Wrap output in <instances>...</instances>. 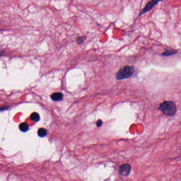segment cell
Listing matches in <instances>:
<instances>
[{
	"instance_id": "6da1fadb",
	"label": "cell",
	"mask_w": 181,
	"mask_h": 181,
	"mask_svg": "<svg viewBox=\"0 0 181 181\" xmlns=\"http://www.w3.org/2000/svg\"><path fill=\"white\" fill-rule=\"evenodd\" d=\"M159 109L164 114L168 116H173L177 110L176 104L171 101L164 102L159 106Z\"/></svg>"
},
{
	"instance_id": "7a4b0ae2",
	"label": "cell",
	"mask_w": 181,
	"mask_h": 181,
	"mask_svg": "<svg viewBox=\"0 0 181 181\" xmlns=\"http://www.w3.org/2000/svg\"><path fill=\"white\" fill-rule=\"evenodd\" d=\"M134 72V69L132 66L126 65L120 69L116 74L118 80H123L130 77Z\"/></svg>"
},
{
	"instance_id": "3957f363",
	"label": "cell",
	"mask_w": 181,
	"mask_h": 181,
	"mask_svg": "<svg viewBox=\"0 0 181 181\" xmlns=\"http://www.w3.org/2000/svg\"><path fill=\"white\" fill-rule=\"evenodd\" d=\"M163 0H152L148 2L147 4L146 5L145 7L141 10L140 12L139 16H141L142 15L145 14L146 13L148 12L149 11H150L153 7L156 5L157 4L159 3L160 2L162 1Z\"/></svg>"
},
{
	"instance_id": "277c9868",
	"label": "cell",
	"mask_w": 181,
	"mask_h": 181,
	"mask_svg": "<svg viewBox=\"0 0 181 181\" xmlns=\"http://www.w3.org/2000/svg\"><path fill=\"white\" fill-rule=\"evenodd\" d=\"M130 165L128 164H125L122 165L121 166H120L119 173L122 176H127L130 173Z\"/></svg>"
},
{
	"instance_id": "5b68a950",
	"label": "cell",
	"mask_w": 181,
	"mask_h": 181,
	"mask_svg": "<svg viewBox=\"0 0 181 181\" xmlns=\"http://www.w3.org/2000/svg\"><path fill=\"white\" fill-rule=\"evenodd\" d=\"M51 98L54 101H61L63 99V95L61 92H55L51 95Z\"/></svg>"
},
{
	"instance_id": "8992f818",
	"label": "cell",
	"mask_w": 181,
	"mask_h": 181,
	"mask_svg": "<svg viewBox=\"0 0 181 181\" xmlns=\"http://www.w3.org/2000/svg\"><path fill=\"white\" fill-rule=\"evenodd\" d=\"M38 134L40 137H44L47 134V130L44 128H40L38 131Z\"/></svg>"
},
{
	"instance_id": "52a82bcc",
	"label": "cell",
	"mask_w": 181,
	"mask_h": 181,
	"mask_svg": "<svg viewBox=\"0 0 181 181\" xmlns=\"http://www.w3.org/2000/svg\"><path fill=\"white\" fill-rule=\"evenodd\" d=\"M19 129H20V130L22 131V132H26L28 130L29 126L27 123H21L19 126Z\"/></svg>"
},
{
	"instance_id": "ba28073f",
	"label": "cell",
	"mask_w": 181,
	"mask_h": 181,
	"mask_svg": "<svg viewBox=\"0 0 181 181\" xmlns=\"http://www.w3.org/2000/svg\"><path fill=\"white\" fill-rule=\"evenodd\" d=\"M30 119L33 121H38L40 119V116L38 113L36 112H33L31 114L30 116Z\"/></svg>"
},
{
	"instance_id": "9c48e42d",
	"label": "cell",
	"mask_w": 181,
	"mask_h": 181,
	"mask_svg": "<svg viewBox=\"0 0 181 181\" xmlns=\"http://www.w3.org/2000/svg\"><path fill=\"white\" fill-rule=\"evenodd\" d=\"M176 53V51H171V50H167V51H165L164 53L162 54V55L164 56H170L172 55L175 54Z\"/></svg>"
},
{
	"instance_id": "30bf717a",
	"label": "cell",
	"mask_w": 181,
	"mask_h": 181,
	"mask_svg": "<svg viewBox=\"0 0 181 181\" xmlns=\"http://www.w3.org/2000/svg\"><path fill=\"white\" fill-rule=\"evenodd\" d=\"M84 40H85V38L84 37H79L77 38L76 42L77 44L81 45L83 43Z\"/></svg>"
},
{
	"instance_id": "8fae6325",
	"label": "cell",
	"mask_w": 181,
	"mask_h": 181,
	"mask_svg": "<svg viewBox=\"0 0 181 181\" xmlns=\"http://www.w3.org/2000/svg\"><path fill=\"white\" fill-rule=\"evenodd\" d=\"M102 121L101 120H98V121L96 122V125L98 127H101L102 124Z\"/></svg>"
},
{
	"instance_id": "7c38bea8",
	"label": "cell",
	"mask_w": 181,
	"mask_h": 181,
	"mask_svg": "<svg viewBox=\"0 0 181 181\" xmlns=\"http://www.w3.org/2000/svg\"><path fill=\"white\" fill-rule=\"evenodd\" d=\"M7 107H2V108H0V111H3L5 109H7Z\"/></svg>"
}]
</instances>
